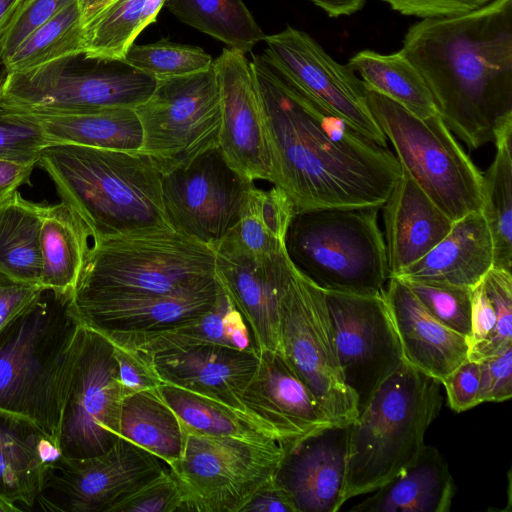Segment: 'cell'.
<instances>
[{"label":"cell","mask_w":512,"mask_h":512,"mask_svg":"<svg viewBox=\"0 0 512 512\" xmlns=\"http://www.w3.org/2000/svg\"><path fill=\"white\" fill-rule=\"evenodd\" d=\"M252 65L273 152V185L296 211L382 207L401 177L396 156L287 82L262 55Z\"/></svg>","instance_id":"cell-1"},{"label":"cell","mask_w":512,"mask_h":512,"mask_svg":"<svg viewBox=\"0 0 512 512\" xmlns=\"http://www.w3.org/2000/svg\"><path fill=\"white\" fill-rule=\"evenodd\" d=\"M400 52L425 81L450 131L470 150L512 123V0L423 18Z\"/></svg>","instance_id":"cell-2"},{"label":"cell","mask_w":512,"mask_h":512,"mask_svg":"<svg viewBox=\"0 0 512 512\" xmlns=\"http://www.w3.org/2000/svg\"><path fill=\"white\" fill-rule=\"evenodd\" d=\"M83 329L72 292L48 288L0 329V408L35 422L58 447Z\"/></svg>","instance_id":"cell-3"},{"label":"cell","mask_w":512,"mask_h":512,"mask_svg":"<svg viewBox=\"0 0 512 512\" xmlns=\"http://www.w3.org/2000/svg\"><path fill=\"white\" fill-rule=\"evenodd\" d=\"M37 166L93 241L172 228L163 205L161 173L140 151L52 143L41 150Z\"/></svg>","instance_id":"cell-4"},{"label":"cell","mask_w":512,"mask_h":512,"mask_svg":"<svg viewBox=\"0 0 512 512\" xmlns=\"http://www.w3.org/2000/svg\"><path fill=\"white\" fill-rule=\"evenodd\" d=\"M441 385L404 362L376 390L350 424L342 506L377 490L417 458L442 408Z\"/></svg>","instance_id":"cell-5"},{"label":"cell","mask_w":512,"mask_h":512,"mask_svg":"<svg viewBox=\"0 0 512 512\" xmlns=\"http://www.w3.org/2000/svg\"><path fill=\"white\" fill-rule=\"evenodd\" d=\"M379 209L358 206L296 211L285 236L290 262L326 292H384L389 267Z\"/></svg>","instance_id":"cell-6"},{"label":"cell","mask_w":512,"mask_h":512,"mask_svg":"<svg viewBox=\"0 0 512 512\" xmlns=\"http://www.w3.org/2000/svg\"><path fill=\"white\" fill-rule=\"evenodd\" d=\"M215 258L213 248L173 228L96 240L72 301L168 293L214 277Z\"/></svg>","instance_id":"cell-7"},{"label":"cell","mask_w":512,"mask_h":512,"mask_svg":"<svg viewBox=\"0 0 512 512\" xmlns=\"http://www.w3.org/2000/svg\"><path fill=\"white\" fill-rule=\"evenodd\" d=\"M364 93L401 169L451 220L482 209L483 174L438 112L420 117L376 91Z\"/></svg>","instance_id":"cell-8"},{"label":"cell","mask_w":512,"mask_h":512,"mask_svg":"<svg viewBox=\"0 0 512 512\" xmlns=\"http://www.w3.org/2000/svg\"><path fill=\"white\" fill-rule=\"evenodd\" d=\"M157 82L124 61L88 58L82 53L8 73L0 103L35 115L135 108L152 94Z\"/></svg>","instance_id":"cell-9"},{"label":"cell","mask_w":512,"mask_h":512,"mask_svg":"<svg viewBox=\"0 0 512 512\" xmlns=\"http://www.w3.org/2000/svg\"><path fill=\"white\" fill-rule=\"evenodd\" d=\"M292 264V263H291ZM281 354L332 425H350L357 398L344 382L326 292L293 265L278 297Z\"/></svg>","instance_id":"cell-10"},{"label":"cell","mask_w":512,"mask_h":512,"mask_svg":"<svg viewBox=\"0 0 512 512\" xmlns=\"http://www.w3.org/2000/svg\"><path fill=\"white\" fill-rule=\"evenodd\" d=\"M285 453L276 440L208 436L185 429L182 456L169 467L189 512H240L274 481Z\"/></svg>","instance_id":"cell-11"},{"label":"cell","mask_w":512,"mask_h":512,"mask_svg":"<svg viewBox=\"0 0 512 512\" xmlns=\"http://www.w3.org/2000/svg\"><path fill=\"white\" fill-rule=\"evenodd\" d=\"M134 110L143 132L140 152L161 174L218 146L222 109L214 66L158 80L152 94Z\"/></svg>","instance_id":"cell-12"},{"label":"cell","mask_w":512,"mask_h":512,"mask_svg":"<svg viewBox=\"0 0 512 512\" xmlns=\"http://www.w3.org/2000/svg\"><path fill=\"white\" fill-rule=\"evenodd\" d=\"M124 397L113 343L84 326L61 417L62 456L86 458L107 451L120 437Z\"/></svg>","instance_id":"cell-13"},{"label":"cell","mask_w":512,"mask_h":512,"mask_svg":"<svg viewBox=\"0 0 512 512\" xmlns=\"http://www.w3.org/2000/svg\"><path fill=\"white\" fill-rule=\"evenodd\" d=\"M168 468L158 456L119 437L102 454L61 456L48 465L36 503L45 511L112 512L119 502Z\"/></svg>","instance_id":"cell-14"},{"label":"cell","mask_w":512,"mask_h":512,"mask_svg":"<svg viewBox=\"0 0 512 512\" xmlns=\"http://www.w3.org/2000/svg\"><path fill=\"white\" fill-rule=\"evenodd\" d=\"M326 292V291H325ZM337 356L358 413L381 384L405 362L384 292H326Z\"/></svg>","instance_id":"cell-15"},{"label":"cell","mask_w":512,"mask_h":512,"mask_svg":"<svg viewBox=\"0 0 512 512\" xmlns=\"http://www.w3.org/2000/svg\"><path fill=\"white\" fill-rule=\"evenodd\" d=\"M253 184L229 166L219 146L213 147L188 165L161 174L167 220L176 232L214 248L237 223Z\"/></svg>","instance_id":"cell-16"},{"label":"cell","mask_w":512,"mask_h":512,"mask_svg":"<svg viewBox=\"0 0 512 512\" xmlns=\"http://www.w3.org/2000/svg\"><path fill=\"white\" fill-rule=\"evenodd\" d=\"M263 41L262 56L287 82L361 135L387 147L363 83L348 65L335 61L310 35L291 26L265 35Z\"/></svg>","instance_id":"cell-17"},{"label":"cell","mask_w":512,"mask_h":512,"mask_svg":"<svg viewBox=\"0 0 512 512\" xmlns=\"http://www.w3.org/2000/svg\"><path fill=\"white\" fill-rule=\"evenodd\" d=\"M222 109L218 146L241 177L273 183V152L255 71L245 53L225 48L213 60Z\"/></svg>","instance_id":"cell-18"},{"label":"cell","mask_w":512,"mask_h":512,"mask_svg":"<svg viewBox=\"0 0 512 512\" xmlns=\"http://www.w3.org/2000/svg\"><path fill=\"white\" fill-rule=\"evenodd\" d=\"M218 291L214 276L168 293L72 301V306L85 327L119 343L195 320L213 306Z\"/></svg>","instance_id":"cell-19"},{"label":"cell","mask_w":512,"mask_h":512,"mask_svg":"<svg viewBox=\"0 0 512 512\" xmlns=\"http://www.w3.org/2000/svg\"><path fill=\"white\" fill-rule=\"evenodd\" d=\"M258 353L257 369L241 395L244 412L257 426L285 450L307 435L332 426L281 354Z\"/></svg>","instance_id":"cell-20"},{"label":"cell","mask_w":512,"mask_h":512,"mask_svg":"<svg viewBox=\"0 0 512 512\" xmlns=\"http://www.w3.org/2000/svg\"><path fill=\"white\" fill-rule=\"evenodd\" d=\"M213 249L215 277L248 324L258 352L281 354L278 297L292 265L286 251L258 256L227 239Z\"/></svg>","instance_id":"cell-21"},{"label":"cell","mask_w":512,"mask_h":512,"mask_svg":"<svg viewBox=\"0 0 512 512\" xmlns=\"http://www.w3.org/2000/svg\"><path fill=\"white\" fill-rule=\"evenodd\" d=\"M350 425H332L286 450L274 478L296 512H336L342 507Z\"/></svg>","instance_id":"cell-22"},{"label":"cell","mask_w":512,"mask_h":512,"mask_svg":"<svg viewBox=\"0 0 512 512\" xmlns=\"http://www.w3.org/2000/svg\"><path fill=\"white\" fill-rule=\"evenodd\" d=\"M141 353L162 383L211 398L246 415L241 395L257 369V351L198 344Z\"/></svg>","instance_id":"cell-23"},{"label":"cell","mask_w":512,"mask_h":512,"mask_svg":"<svg viewBox=\"0 0 512 512\" xmlns=\"http://www.w3.org/2000/svg\"><path fill=\"white\" fill-rule=\"evenodd\" d=\"M385 297L407 364L441 382L468 359L467 338L436 320L404 282L390 277Z\"/></svg>","instance_id":"cell-24"},{"label":"cell","mask_w":512,"mask_h":512,"mask_svg":"<svg viewBox=\"0 0 512 512\" xmlns=\"http://www.w3.org/2000/svg\"><path fill=\"white\" fill-rule=\"evenodd\" d=\"M493 264L492 235L482 210H478L454 221L449 233L430 251L391 277L473 288Z\"/></svg>","instance_id":"cell-25"},{"label":"cell","mask_w":512,"mask_h":512,"mask_svg":"<svg viewBox=\"0 0 512 512\" xmlns=\"http://www.w3.org/2000/svg\"><path fill=\"white\" fill-rule=\"evenodd\" d=\"M381 208L389 278L430 251L454 222L403 170Z\"/></svg>","instance_id":"cell-26"},{"label":"cell","mask_w":512,"mask_h":512,"mask_svg":"<svg viewBox=\"0 0 512 512\" xmlns=\"http://www.w3.org/2000/svg\"><path fill=\"white\" fill-rule=\"evenodd\" d=\"M374 494L350 508L353 512H448L456 492L448 464L433 446Z\"/></svg>","instance_id":"cell-27"},{"label":"cell","mask_w":512,"mask_h":512,"mask_svg":"<svg viewBox=\"0 0 512 512\" xmlns=\"http://www.w3.org/2000/svg\"><path fill=\"white\" fill-rule=\"evenodd\" d=\"M49 437L29 418L0 408V498L28 507L36 504L46 465L39 446Z\"/></svg>","instance_id":"cell-28"},{"label":"cell","mask_w":512,"mask_h":512,"mask_svg":"<svg viewBox=\"0 0 512 512\" xmlns=\"http://www.w3.org/2000/svg\"><path fill=\"white\" fill-rule=\"evenodd\" d=\"M89 238L84 222L66 204L42 205L39 234L41 286L72 292L89 248Z\"/></svg>","instance_id":"cell-29"},{"label":"cell","mask_w":512,"mask_h":512,"mask_svg":"<svg viewBox=\"0 0 512 512\" xmlns=\"http://www.w3.org/2000/svg\"><path fill=\"white\" fill-rule=\"evenodd\" d=\"M31 115L41 123L48 144L72 143L128 152L140 151L142 147V127L134 108Z\"/></svg>","instance_id":"cell-30"},{"label":"cell","mask_w":512,"mask_h":512,"mask_svg":"<svg viewBox=\"0 0 512 512\" xmlns=\"http://www.w3.org/2000/svg\"><path fill=\"white\" fill-rule=\"evenodd\" d=\"M113 344L132 347L146 354L198 344L258 352L248 324L220 284L213 306L195 320L157 334Z\"/></svg>","instance_id":"cell-31"},{"label":"cell","mask_w":512,"mask_h":512,"mask_svg":"<svg viewBox=\"0 0 512 512\" xmlns=\"http://www.w3.org/2000/svg\"><path fill=\"white\" fill-rule=\"evenodd\" d=\"M119 435L150 451L169 466L182 456L185 429L157 388L126 395L121 404Z\"/></svg>","instance_id":"cell-32"},{"label":"cell","mask_w":512,"mask_h":512,"mask_svg":"<svg viewBox=\"0 0 512 512\" xmlns=\"http://www.w3.org/2000/svg\"><path fill=\"white\" fill-rule=\"evenodd\" d=\"M295 205L287 193L274 186L260 189L253 184L241 205L238 221L224 239L258 256L285 251V236Z\"/></svg>","instance_id":"cell-33"},{"label":"cell","mask_w":512,"mask_h":512,"mask_svg":"<svg viewBox=\"0 0 512 512\" xmlns=\"http://www.w3.org/2000/svg\"><path fill=\"white\" fill-rule=\"evenodd\" d=\"M41 208L19 191L0 202V271L36 285H41Z\"/></svg>","instance_id":"cell-34"},{"label":"cell","mask_w":512,"mask_h":512,"mask_svg":"<svg viewBox=\"0 0 512 512\" xmlns=\"http://www.w3.org/2000/svg\"><path fill=\"white\" fill-rule=\"evenodd\" d=\"M347 65L360 74L365 88L392 99L408 111L420 117L438 112L422 76L400 51L381 54L363 50L352 56Z\"/></svg>","instance_id":"cell-35"},{"label":"cell","mask_w":512,"mask_h":512,"mask_svg":"<svg viewBox=\"0 0 512 512\" xmlns=\"http://www.w3.org/2000/svg\"><path fill=\"white\" fill-rule=\"evenodd\" d=\"M512 123L494 136L496 154L483 174L482 212L488 223L494 248L493 267L511 271L512 267Z\"/></svg>","instance_id":"cell-36"},{"label":"cell","mask_w":512,"mask_h":512,"mask_svg":"<svg viewBox=\"0 0 512 512\" xmlns=\"http://www.w3.org/2000/svg\"><path fill=\"white\" fill-rule=\"evenodd\" d=\"M165 0H116L83 28V54L123 61L137 36L151 23Z\"/></svg>","instance_id":"cell-37"},{"label":"cell","mask_w":512,"mask_h":512,"mask_svg":"<svg viewBox=\"0 0 512 512\" xmlns=\"http://www.w3.org/2000/svg\"><path fill=\"white\" fill-rule=\"evenodd\" d=\"M180 21L246 53L265 37L242 0H165Z\"/></svg>","instance_id":"cell-38"},{"label":"cell","mask_w":512,"mask_h":512,"mask_svg":"<svg viewBox=\"0 0 512 512\" xmlns=\"http://www.w3.org/2000/svg\"><path fill=\"white\" fill-rule=\"evenodd\" d=\"M157 391L189 431L252 441L275 440L246 415L221 402L165 383Z\"/></svg>","instance_id":"cell-39"},{"label":"cell","mask_w":512,"mask_h":512,"mask_svg":"<svg viewBox=\"0 0 512 512\" xmlns=\"http://www.w3.org/2000/svg\"><path fill=\"white\" fill-rule=\"evenodd\" d=\"M77 0L35 29L4 62L8 73L28 71L83 53Z\"/></svg>","instance_id":"cell-40"},{"label":"cell","mask_w":512,"mask_h":512,"mask_svg":"<svg viewBox=\"0 0 512 512\" xmlns=\"http://www.w3.org/2000/svg\"><path fill=\"white\" fill-rule=\"evenodd\" d=\"M123 61L157 80L188 75L213 66L212 57L200 47L166 39L144 45L133 43Z\"/></svg>","instance_id":"cell-41"},{"label":"cell","mask_w":512,"mask_h":512,"mask_svg":"<svg viewBox=\"0 0 512 512\" xmlns=\"http://www.w3.org/2000/svg\"><path fill=\"white\" fill-rule=\"evenodd\" d=\"M404 283L436 320L468 340L471 333L472 288L420 282Z\"/></svg>","instance_id":"cell-42"},{"label":"cell","mask_w":512,"mask_h":512,"mask_svg":"<svg viewBox=\"0 0 512 512\" xmlns=\"http://www.w3.org/2000/svg\"><path fill=\"white\" fill-rule=\"evenodd\" d=\"M484 289L495 309L497 322L491 336L469 348L468 359L482 361L512 347V274L492 267L482 279Z\"/></svg>","instance_id":"cell-43"},{"label":"cell","mask_w":512,"mask_h":512,"mask_svg":"<svg viewBox=\"0 0 512 512\" xmlns=\"http://www.w3.org/2000/svg\"><path fill=\"white\" fill-rule=\"evenodd\" d=\"M47 145L45 132L35 116L0 103V159L37 165L39 154Z\"/></svg>","instance_id":"cell-44"},{"label":"cell","mask_w":512,"mask_h":512,"mask_svg":"<svg viewBox=\"0 0 512 512\" xmlns=\"http://www.w3.org/2000/svg\"><path fill=\"white\" fill-rule=\"evenodd\" d=\"M181 484L170 467L119 502L112 512H188Z\"/></svg>","instance_id":"cell-45"},{"label":"cell","mask_w":512,"mask_h":512,"mask_svg":"<svg viewBox=\"0 0 512 512\" xmlns=\"http://www.w3.org/2000/svg\"><path fill=\"white\" fill-rule=\"evenodd\" d=\"M76 0H22L0 34V56L5 62L39 26Z\"/></svg>","instance_id":"cell-46"},{"label":"cell","mask_w":512,"mask_h":512,"mask_svg":"<svg viewBox=\"0 0 512 512\" xmlns=\"http://www.w3.org/2000/svg\"><path fill=\"white\" fill-rule=\"evenodd\" d=\"M450 408L455 412L469 410L481 403V364L467 359L442 381Z\"/></svg>","instance_id":"cell-47"},{"label":"cell","mask_w":512,"mask_h":512,"mask_svg":"<svg viewBox=\"0 0 512 512\" xmlns=\"http://www.w3.org/2000/svg\"><path fill=\"white\" fill-rule=\"evenodd\" d=\"M114 345L120 383L125 396L141 390L157 388L162 384L147 358L137 349Z\"/></svg>","instance_id":"cell-48"},{"label":"cell","mask_w":512,"mask_h":512,"mask_svg":"<svg viewBox=\"0 0 512 512\" xmlns=\"http://www.w3.org/2000/svg\"><path fill=\"white\" fill-rule=\"evenodd\" d=\"M479 362L481 403L509 400L512 397V347Z\"/></svg>","instance_id":"cell-49"},{"label":"cell","mask_w":512,"mask_h":512,"mask_svg":"<svg viewBox=\"0 0 512 512\" xmlns=\"http://www.w3.org/2000/svg\"><path fill=\"white\" fill-rule=\"evenodd\" d=\"M389 6L407 16L421 18L451 16L465 13L492 0H383Z\"/></svg>","instance_id":"cell-50"},{"label":"cell","mask_w":512,"mask_h":512,"mask_svg":"<svg viewBox=\"0 0 512 512\" xmlns=\"http://www.w3.org/2000/svg\"><path fill=\"white\" fill-rule=\"evenodd\" d=\"M44 289L17 281L0 271V329L21 312Z\"/></svg>","instance_id":"cell-51"},{"label":"cell","mask_w":512,"mask_h":512,"mask_svg":"<svg viewBox=\"0 0 512 512\" xmlns=\"http://www.w3.org/2000/svg\"><path fill=\"white\" fill-rule=\"evenodd\" d=\"M497 317L482 281L472 288L469 348L487 340L496 327Z\"/></svg>","instance_id":"cell-52"},{"label":"cell","mask_w":512,"mask_h":512,"mask_svg":"<svg viewBox=\"0 0 512 512\" xmlns=\"http://www.w3.org/2000/svg\"><path fill=\"white\" fill-rule=\"evenodd\" d=\"M296 512L286 493L275 482L259 490L240 512Z\"/></svg>","instance_id":"cell-53"},{"label":"cell","mask_w":512,"mask_h":512,"mask_svg":"<svg viewBox=\"0 0 512 512\" xmlns=\"http://www.w3.org/2000/svg\"><path fill=\"white\" fill-rule=\"evenodd\" d=\"M35 163L0 159V202L16 193L22 185L30 184Z\"/></svg>","instance_id":"cell-54"},{"label":"cell","mask_w":512,"mask_h":512,"mask_svg":"<svg viewBox=\"0 0 512 512\" xmlns=\"http://www.w3.org/2000/svg\"><path fill=\"white\" fill-rule=\"evenodd\" d=\"M330 17L349 16L359 11L365 0H310Z\"/></svg>","instance_id":"cell-55"},{"label":"cell","mask_w":512,"mask_h":512,"mask_svg":"<svg viewBox=\"0 0 512 512\" xmlns=\"http://www.w3.org/2000/svg\"><path fill=\"white\" fill-rule=\"evenodd\" d=\"M116 0H77L84 28Z\"/></svg>","instance_id":"cell-56"},{"label":"cell","mask_w":512,"mask_h":512,"mask_svg":"<svg viewBox=\"0 0 512 512\" xmlns=\"http://www.w3.org/2000/svg\"><path fill=\"white\" fill-rule=\"evenodd\" d=\"M22 0H0V34Z\"/></svg>","instance_id":"cell-57"},{"label":"cell","mask_w":512,"mask_h":512,"mask_svg":"<svg viewBox=\"0 0 512 512\" xmlns=\"http://www.w3.org/2000/svg\"><path fill=\"white\" fill-rule=\"evenodd\" d=\"M22 511L17 505L9 503L0 498V512H17Z\"/></svg>","instance_id":"cell-58"},{"label":"cell","mask_w":512,"mask_h":512,"mask_svg":"<svg viewBox=\"0 0 512 512\" xmlns=\"http://www.w3.org/2000/svg\"><path fill=\"white\" fill-rule=\"evenodd\" d=\"M7 74H8L7 68L0 56V95L2 92L3 85L5 83V80H6Z\"/></svg>","instance_id":"cell-59"}]
</instances>
